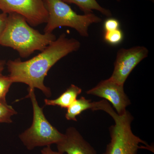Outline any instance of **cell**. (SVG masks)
I'll list each match as a JSON object with an SVG mask.
<instances>
[{
	"instance_id": "16",
	"label": "cell",
	"mask_w": 154,
	"mask_h": 154,
	"mask_svg": "<svg viewBox=\"0 0 154 154\" xmlns=\"http://www.w3.org/2000/svg\"><path fill=\"white\" fill-rule=\"evenodd\" d=\"M120 23L117 19L109 17L105 21L103 25L105 32L113 31L119 29Z\"/></svg>"
},
{
	"instance_id": "13",
	"label": "cell",
	"mask_w": 154,
	"mask_h": 154,
	"mask_svg": "<svg viewBox=\"0 0 154 154\" xmlns=\"http://www.w3.org/2000/svg\"><path fill=\"white\" fill-rule=\"evenodd\" d=\"M17 112L11 105H8L6 100H0V123H11V117Z\"/></svg>"
},
{
	"instance_id": "19",
	"label": "cell",
	"mask_w": 154,
	"mask_h": 154,
	"mask_svg": "<svg viewBox=\"0 0 154 154\" xmlns=\"http://www.w3.org/2000/svg\"><path fill=\"white\" fill-rule=\"evenodd\" d=\"M6 65L5 61L0 60V76L2 75V72L5 69V65Z\"/></svg>"
},
{
	"instance_id": "12",
	"label": "cell",
	"mask_w": 154,
	"mask_h": 154,
	"mask_svg": "<svg viewBox=\"0 0 154 154\" xmlns=\"http://www.w3.org/2000/svg\"><path fill=\"white\" fill-rule=\"evenodd\" d=\"M67 4H73L76 5L85 14L93 13V11H99L107 17H111L112 13L108 9L103 8L96 0H62Z\"/></svg>"
},
{
	"instance_id": "4",
	"label": "cell",
	"mask_w": 154,
	"mask_h": 154,
	"mask_svg": "<svg viewBox=\"0 0 154 154\" xmlns=\"http://www.w3.org/2000/svg\"><path fill=\"white\" fill-rule=\"evenodd\" d=\"M48 12L44 33H52L56 28L68 27L73 28L81 36L88 37V29L94 23H100L102 19L93 14L79 15L67 3L62 0H43Z\"/></svg>"
},
{
	"instance_id": "14",
	"label": "cell",
	"mask_w": 154,
	"mask_h": 154,
	"mask_svg": "<svg viewBox=\"0 0 154 154\" xmlns=\"http://www.w3.org/2000/svg\"><path fill=\"white\" fill-rule=\"evenodd\" d=\"M124 38L123 32L120 29L113 31L105 32L104 40L111 45H117L121 43Z\"/></svg>"
},
{
	"instance_id": "1",
	"label": "cell",
	"mask_w": 154,
	"mask_h": 154,
	"mask_svg": "<svg viewBox=\"0 0 154 154\" xmlns=\"http://www.w3.org/2000/svg\"><path fill=\"white\" fill-rule=\"evenodd\" d=\"M81 43L75 38H68L62 33L41 53L27 61L20 59L7 63L9 76L13 83H24L28 89L37 88L47 97L51 96L50 89L45 85V78L51 68L69 54L77 51Z\"/></svg>"
},
{
	"instance_id": "18",
	"label": "cell",
	"mask_w": 154,
	"mask_h": 154,
	"mask_svg": "<svg viewBox=\"0 0 154 154\" xmlns=\"http://www.w3.org/2000/svg\"><path fill=\"white\" fill-rule=\"evenodd\" d=\"M42 154H63L58 152L54 151L51 148V146H47L41 150Z\"/></svg>"
},
{
	"instance_id": "3",
	"label": "cell",
	"mask_w": 154,
	"mask_h": 154,
	"mask_svg": "<svg viewBox=\"0 0 154 154\" xmlns=\"http://www.w3.org/2000/svg\"><path fill=\"white\" fill-rule=\"evenodd\" d=\"M95 110L105 111L115 122L109 128L110 141L103 154H137L140 149L152 151V147L133 133L131 124L134 118L129 111L119 115L105 99L96 102Z\"/></svg>"
},
{
	"instance_id": "10",
	"label": "cell",
	"mask_w": 154,
	"mask_h": 154,
	"mask_svg": "<svg viewBox=\"0 0 154 154\" xmlns=\"http://www.w3.org/2000/svg\"><path fill=\"white\" fill-rule=\"evenodd\" d=\"M82 92L81 88L74 85H71L59 97L51 100L45 99V103L46 105L57 106L62 108H67L76 100L77 97Z\"/></svg>"
},
{
	"instance_id": "20",
	"label": "cell",
	"mask_w": 154,
	"mask_h": 154,
	"mask_svg": "<svg viewBox=\"0 0 154 154\" xmlns=\"http://www.w3.org/2000/svg\"><path fill=\"white\" fill-rule=\"evenodd\" d=\"M116 1H117V2H119V1H120V0H116Z\"/></svg>"
},
{
	"instance_id": "15",
	"label": "cell",
	"mask_w": 154,
	"mask_h": 154,
	"mask_svg": "<svg viewBox=\"0 0 154 154\" xmlns=\"http://www.w3.org/2000/svg\"><path fill=\"white\" fill-rule=\"evenodd\" d=\"M9 76H0V100H6V96L12 84Z\"/></svg>"
},
{
	"instance_id": "8",
	"label": "cell",
	"mask_w": 154,
	"mask_h": 154,
	"mask_svg": "<svg viewBox=\"0 0 154 154\" xmlns=\"http://www.w3.org/2000/svg\"><path fill=\"white\" fill-rule=\"evenodd\" d=\"M86 93L109 101L119 115L123 114L126 111L127 107L131 103L125 92L124 85L116 82L110 78L101 81Z\"/></svg>"
},
{
	"instance_id": "5",
	"label": "cell",
	"mask_w": 154,
	"mask_h": 154,
	"mask_svg": "<svg viewBox=\"0 0 154 154\" xmlns=\"http://www.w3.org/2000/svg\"><path fill=\"white\" fill-rule=\"evenodd\" d=\"M29 97L32 102L33 120L31 126L19 135V137L24 146L29 150L37 147L51 146L57 144L64 134L51 124L45 116L43 109L39 107L36 100L34 89H28Z\"/></svg>"
},
{
	"instance_id": "2",
	"label": "cell",
	"mask_w": 154,
	"mask_h": 154,
	"mask_svg": "<svg viewBox=\"0 0 154 154\" xmlns=\"http://www.w3.org/2000/svg\"><path fill=\"white\" fill-rule=\"evenodd\" d=\"M56 38L52 33H40L30 26L24 17L16 13L8 14L0 45L17 51L22 58L36 51H42Z\"/></svg>"
},
{
	"instance_id": "17",
	"label": "cell",
	"mask_w": 154,
	"mask_h": 154,
	"mask_svg": "<svg viewBox=\"0 0 154 154\" xmlns=\"http://www.w3.org/2000/svg\"><path fill=\"white\" fill-rule=\"evenodd\" d=\"M8 16V14L5 13L0 14V36L5 27Z\"/></svg>"
},
{
	"instance_id": "11",
	"label": "cell",
	"mask_w": 154,
	"mask_h": 154,
	"mask_svg": "<svg viewBox=\"0 0 154 154\" xmlns=\"http://www.w3.org/2000/svg\"><path fill=\"white\" fill-rule=\"evenodd\" d=\"M94 107V102L91 100L82 97L77 99L67 108L65 117L68 120L77 121L76 117L88 109L92 110Z\"/></svg>"
},
{
	"instance_id": "9",
	"label": "cell",
	"mask_w": 154,
	"mask_h": 154,
	"mask_svg": "<svg viewBox=\"0 0 154 154\" xmlns=\"http://www.w3.org/2000/svg\"><path fill=\"white\" fill-rule=\"evenodd\" d=\"M58 152L67 154H98L74 127L67 129L63 137L57 144Z\"/></svg>"
},
{
	"instance_id": "7",
	"label": "cell",
	"mask_w": 154,
	"mask_h": 154,
	"mask_svg": "<svg viewBox=\"0 0 154 154\" xmlns=\"http://www.w3.org/2000/svg\"><path fill=\"white\" fill-rule=\"evenodd\" d=\"M149 50L142 46L119 50L110 78L116 82L124 85L131 73L142 60L148 56Z\"/></svg>"
},
{
	"instance_id": "6",
	"label": "cell",
	"mask_w": 154,
	"mask_h": 154,
	"mask_svg": "<svg viewBox=\"0 0 154 154\" xmlns=\"http://www.w3.org/2000/svg\"><path fill=\"white\" fill-rule=\"evenodd\" d=\"M0 10L5 14L21 15L33 27L46 23L48 18L43 0H0Z\"/></svg>"
}]
</instances>
